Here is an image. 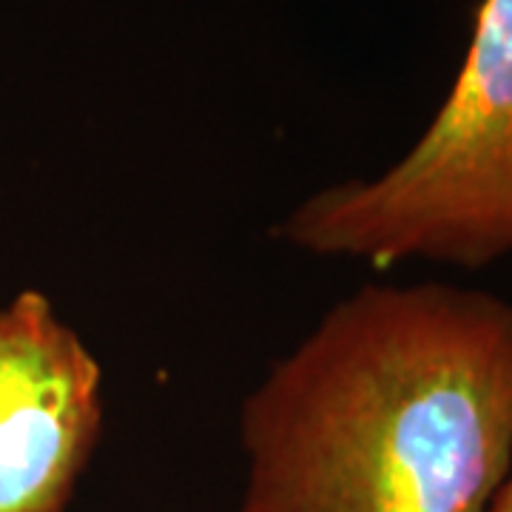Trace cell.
Masks as SVG:
<instances>
[{"instance_id":"2","label":"cell","mask_w":512,"mask_h":512,"mask_svg":"<svg viewBox=\"0 0 512 512\" xmlns=\"http://www.w3.org/2000/svg\"><path fill=\"white\" fill-rule=\"evenodd\" d=\"M276 237L322 259L487 268L512 254V0H481L430 126L376 177L313 191Z\"/></svg>"},{"instance_id":"3","label":"cell","mask_w":512,"mask_h":512,"mask_svg":"<svg viewBox=\"0 0 512 512\" xmlns=\"http://www.w3.org/2000/svg\"><path fill=\"white\" fill-rule=\"evenodd\" d=\"M103 416V367L55 302L0 305V512L69 510Z\"/></svg>"},{"instance_id":"4","label":"cell","mask_w":512,"mask_h":512,"mask_svg":"<svg viewBox=\"0 0 512 512\" xmlns=\"http://www.w3.org/2000/svg\"><path fill=\"white\" fill-rule=\"evenodd\" d=\"M487 512H512V470L507 481L501 484V490H498V495L493 498V504H490Z\"/></svg>"},{"instance_id":"1","label":"cell","mask_w":512,"mask_h":512,"mask_svg":"<svg viewBox=\"0 0 512 512\" xmlns=\"http://www.w3.org/2000/svg\"><path fill=\"white\" fill-rule=\"evenodd\" d=\"M239 512H487L512 470V299L365 285L239 407Z\"/></svg>"}]
</instances>
